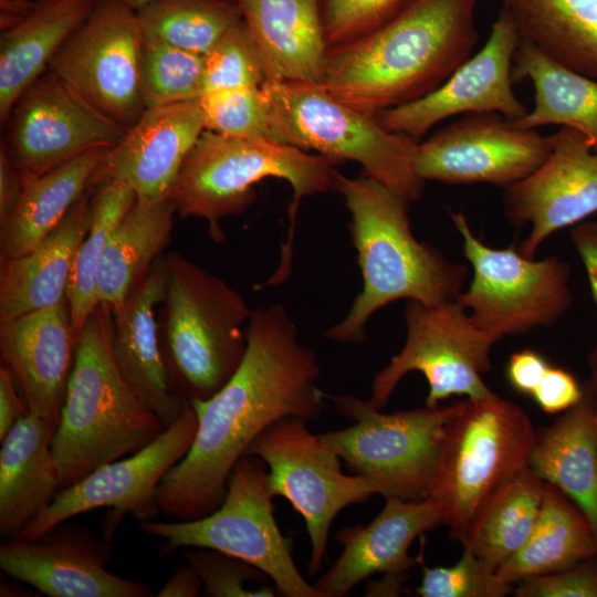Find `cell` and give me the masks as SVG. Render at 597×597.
Here are the masks:
<instances>
[{
  "instance_id": "cell-1",
  "label": "cell",
  "mask_w": 597,
  "mask_h": 597,
  "mask_svg": "<svg viewBox=\"0 0 597 597\" xmlns=\"http://www.w3.org/2000/svg\"><path fill=\"white\" fill-rule=\"evenodd\" d=\"M320 373L281 303L252 310L239 368L212 397L191 401L196 436L156 490L160 512L191 521L214 511L232 469L260 434L284 418L321 417L327 395L316 384Z\"/></svg>"
},
{
  "instance_id": "cell-2",
  "label": "cell",
  "mask_w": 597,
  "mask_h": 597,
  "mask_svg": "<svg viewBox=\"0 0 597 597\" xmlns=\"http://www.w3.org/2000/svg\"><path fill=\"white\" fill-rule=\"evenodd\" d=\"M476 1H417L370 34L327 52L322 86L370 117L425 97L472 55Z\"/></svg>"
},
{
  "instance_id": "cell-3",
  "label": "cell",
  "mask_w": 597,
  "mask_h": 597,
  "mask_svg": "<svg viewBox=\"0 0 597 597\" xmlns=\"http://www.w3.org/2000/svg\"><path fill=\"white\" fill-rule=\"evenodd\" d=\"M334 190L344 197L350 214L349 232L363 290L345 317L324 333L325 337L358 344L366 336L368 320L391 302L440 304L457 298L468 268L415 238L409 203L366 175L349 178L337 171Z\"/></svg>"
},
{
  "instance_id": "cell-4",
  "label": "cell",
  "mask_w": 597,
  "mask_h": 597,
  "mask_svg": "<svg viewBox=\"0 0 597 597\" xmlns=\"http://www.w3.org/2000/svg\"><path fill=\"white\" fill-rule=\"evenodd\" d=\"M114 315L100 302L77 341L52 439L64 488L143 449L166 427L123 377L113 349Z\"/></svg>"
},
{
  "instance_id": "cell-5",
  "label": "cell",
  "mask_w": 597,
  "mask_h": 597,
  "mask_svg": "<svg viewBox=\"0 0 597 597\" xmlns=\"http://www.w3.org/2000/svg\"><path fill=\"white\" fill-rule=\"evenodd\" d=\"M337 161L265 137H231L203 130L184 160L170 199L181 219H203L217 243L220 221L247 210L254 186L265 178L287 181L293 190L291 226L280 268L290 269L294 218L303 197L335 188Z\"/></svg>"
},
{
  "instance_id": "cell-6",
  "label": "cell",
  "mask_w": 597,
  "mask_h": 597,
  "mask_svg": "<svg viewBox=\"0 0 597 597\" xmlns=\"http://www.w3.org/2000/svg\"><path fill=\"white\" fill-rule=\"evenodd\" d=\"M164 261L159 336L170 388L185 401L206 400L239 368L252 310L237 290L182 254L169 252Z\"/></svg>"
},
{
  "instance_id": "cell-7",
  "label": "cell",
  "mask_w": 597,
  "mask_h": 597,
  "mask_svg": "<svg viewBox=\"0 0 597 597\" xmlns=\"http://www.w3.org/2000/svg\"><path fill=\"white\" fill-rule=\"evenodd\" d=\"M260 88L270 139L337 163L353 160L407 203L421 197L425 181L415 170L418 140L386 129L322 84L266 81Z\"/></svg>"
},
{
  "instance_id": "cell-8",
  "label": "cell",
  "mask_w": 597,
  "mask_h": 597,
  "mask_svg": "<svg viewBox=\"0 0 597 597\" xmlns=\"http://www.w3.org/2000/svg\"><path fill=\"white\" fill-rule=\"evenodd\" d=\"M535 434L527 413L495 392L458 401L427 498L452 540L461 543L485 502L528 468Z\"/></svg>"
},
{
  "instance_id": "cell-9",
  "label": "cell",
  "mask_w": 597,
  "mask_h": 597,
  "mask_svg": "<svg viewBox=\"0 0 597 597\" xmlns=\"http://www.w3.org/2000/svg\"><path fill=\"white\" fill-rule=\"evenodd\" d=\"M266 464L244 455L232 469L222 503L211 513L191 521L140 522V528L165 541L161 554L178 548L214 549L262 570L286 597H323L294 563L291 541L274 517Z\"/></svg>"
},
{
  "instance_id": "cell-10",
  "label": "cell",
  "mask_w": 597,
  "mask_h": 597,
  "mask_svg": "<svg viewBox=\"0 0 597 597\" xmlns=\"http://www.w3.org/2000/svg\"><path fill=\"white\" fill-rule=\"evenodd\" d=\"M327 398L354 425L318 434L321 441L353 472L371 480L385 499H427L458 401L446 407L383 413L369 400L353 395Z\"/></svg>"
},
{
  "instance_id": "cell-11",
  "label": "cell",
  "mask_w": 597,
  "mask_h": 597,
  "mask_svg": "<svg viewBox=\"0 0 597 597\" xmlns=\"http://www.w3.org/2000/svg\"><path fill=\"white\" fill-rule=\"evenodd\" d=\"M450 217L473 271L468 290L455 301L479 327L500 337L524 335L555 324L568 312L573 296L567 262L555 255L530 259L515 245L491 248L474 235L463 213Z\"/></svg>"
},
{
  "instance_id": "cell-12",
  "label": "cell",
  "mask_w": 597,
  "mask_h": 597,
  "mask_svg": "<svg viewBox=\"0 0 597 597\" xmlns=\"http://www.w3.org/2000/svg\"><path fill=\"white\" fill-rule=\"evenodd\" d=\"M406 342L373 379L369 402L381 410L399 381L410 371L428 383L427 407L451 396L482 399L494 392L482 376L491 368L492 347L502 338L479 327L455 300L426 304L408 300L404 312Z\"/></svg>"
},
{
  "instance_id": "cell-13",
  "label": "cell",
  "mask_w": 597,
  "mask_h": 597,
  "mask_svg": "<svg viewBox=\"0 0 597 597\" xmlns=\"http://www.w3.org/2000/svg\"><path fill=\"white\" fill-rule=\"evenodd\" d=\"M305 423L293 417L276 421L252 442L245 455L258 457L266 464L273 498L286 499L304 519L311 541L308 575L314 576L326 558L336 515L367 501L378 488L363 475L343 473L341 458Z\"/></svg>"
},
{
  "instance_id": "cell-14",
  "label": "cell",
  "mask_w": 597,
  "mask_h": 597,
  "mask_svg": "<svg viewBox=\"0 0 597 597\" xmlns=\"http://www.w3.org/2000/svg\"><path fill=\"white\" fill-rule=\"evenodd\" d=\"M143 43L134 9L121 0H98L48 69L94 108L128 129L146 109L142 93Z\"/></svg>"
},
{
  "instance_id": "cell-15",
  "label": "cell",
  "mask_w": 597,
  "mask_h": 597,
  "mask_svg": "<svg viewBox=\"0 0 597 597\" xmlns=\"http://www.w3.org/2000/svg\"><path fill=\"white\" fill-rule=\"evenodd\" d=\"M197 426V413L191 402L187 401L180 416L153 442L63 488L17 537L39 535L98 507L111 509L103 524V538L108 542H112L116 526L127 514L139 522L155 520L160 512L156 490L167 472L189 451Z\"/></svg>"
},
{
  "instance_id": "cell-16",
  "label": "cell",
  "mask_w": 597,
  "mask_h": 597,
  "mask_svg": "<svg viewBox=\"0 0 597 597\" xmlns=\"http://www.w3.org/2000/svg\"><path fill=\"white\" fill-rule=\"evenodd\" d=\"M1 145L24 182L94 149L115 147L127 128L46 70L19 96Z\"/></svg>"
},
{
  "instance_id": "cell-17",
  "label": "cell",
  "mask_w": 597,
  "mask_h": 597,
  "mask_svg": "<svg viewBox=\"0 0 597 597\" xmlns=\"http://www.w3.org/2000/svg\"><path fill=\"white\" fill-rule=\"evenodd\" d=\"M549 151V136L499 113L467 114L418 144L415 170L425 182L507 188L537 169Z\"/></svg>"
},
{
  "instance_id": "cell-18",
  "label": "cell",
  "mask_w": 597,
  "mask_h": 597,
  "mask_svg": "<svg viewBox=\"0 0 597 597\" xmlns=\"http://www.w3.org/2000/svg\"><path fill=\"white\" fill-rule=\"evenodd\" d=\"M520 34L503 3L486 43L467 59L433 92L415 102L380 113L386 129L419 138L443 119L457 115L499 113L512 121L528 112L513 91L512 66Z\"/></svg>"
},
{
  "instance_id": "cell-19",
  "label": "cell",
  "mask_w": 597,
  "mask_h": 597,
  "mask_svg": "<svg viewBox=\"0 0 597 597\" xmlns=\"http://www.w3.org/2000/svg\"><path fill=\"white\" fill-rule=\"evenodd\" d=\"M549 139L545 161L504 193L510 221L531 226L519 250L530 259L554 232L597 212V150L573 128L562 127Z\"/></svg>"
},
{
  "instance_id": "cell-20",
  "label": "cell",
  "mask_w": 597,
  "mask_h": 597,
  "mask_svg": "<svg viewBox=\"0 0 597 597\" xmlns=\"http://www.w3.org/2000/svg\"><path fill=\"white\" fill-rule=\"evenodd\" d=\"M111 551V542L63 522L32 537L4 540L0 545V567L50 597L153 596L148 584L106 569Z\"/></svg>"
},
{
  "instance_id": "cell-21",
  "label": "cell",
  "mask_w": 597,
  "mask_h": 597,
  "mask_svg": "<svg viewBox=\"0 0 597 597\" xmlns=\"http://www.w3.org/2000/svg\"><path fill=\"white\" fill-rule=\"evenodd\" d=\"M76 345L66 297L0 322L1 365L11 371L31 413L59 423Z\"/></svg>"
},
{
  "instance_id": "cell-22",
  "label": "cell",
  "mask_w": 597,
  "mask_h": 597,
  "mask_svg": "<svg viewBox=\"0 0 597 597\" xmlns=\"http://www.w3.org/2000/svg\"><path fill=\"white\" fill-rule=\"evenodd\" d=\"M205 130L197 100L146 108L108 149L93 184L118 180L142 200L170 198L184 160Z\"/></svg>"
},
{
  "instance_id": "cell-23",
  "label": "cell",
  "mask_w": 597,
  "mask_h": 597,
  "mask_svg": "<svg viewBox=\"0 0 597 597\" xmlns=\"http://www.w3.org/2000/svg\"><path fill=\"white\" fill-rule=\"evenodd\" d=\"M440 525V511L431 500L386 498L384 509L368 525L338 531L343 552L314 586L323 597H344L376 573L405 575L423 557V542L417 557L408 555L411 543Z\"/></svg>"
},
{
  "instance_id": "cell-24",
  "label": "cell",
  "mask_w": 597,
  "mask_h": 597,
  "mask_svg": "<svg viewBox=\"0 0 597 597\" xmlns=\"http://www.w3.org/2000/svg\"><path fill=\"white\" fill-rule=\"evenodd\" d=\"M165 291V261L158 258L124 305L113 313V349L129 387L167 428L180 416L187 401L171 391L163 356L156 310Z\"/></svg>"
},
{
  "instance_id": "cell-25",
  "label": "cell",
  "mask_w": 597,
  "mask_h": 597,
  "mask_svg": "<svg viewBox=\"0 0 597 597\" xmlns=\"http://www.w3.org/2000/svg\"><path fill=\"white\" fill-rule=\"evenodd\" d=\"M260 54L265 82L322 83L327 48L320 0H234Z\"/></svg>"
},
{
  "instance_id": "cell-26",
  "label": "cell",
  "mask_w": 597,
  "mask_h": 597,
  "mask_svg": "<svg viewBox=\"0 0 597 597\" xmlns=\"http://www.w3.org/2000/svg\"><path fill=\"white\" fill-rule=\"evenodd\" d=\"M92 185L30 253L0 261V322L66 297L76 252L92 224Z\"/></svg>"
},
{
  "instance_id": "cell-27",
  "label": "cell",
  "mask_w": 597,
  "mask_h": 597,
  "mask_svg": "<svg viewBox=\"0 0 597 597\" xmlns=\"http://www.w3.org/2000/svg\"><path fill=\"white\" fill-rule=\"evenodd\" d=\"M57 425L29 412L1 440L0 535L13 538L64 488L52 453Z\"/></svg>"
},
{
  "instance_id": "cell-28",
  "label": "cell",
  "mask_w": 597,
  "mask_h": 597,
  "mask_svg": "<svg viewBox=\"0 0 597 597\" xmlns=\"http://www.w3.org/2000/svg\"><path fill=\"white\" fill-rule=\"evenodd\" d=\"M528 468L570 496L597 535V400L585 384L576 405L536 431Z\"/></svg>"
},
{
  "instance_id": "cell-29",
  "label": "cell",
  "mask_w": 597,
  "mask_h": 597,
  "mask_svg": "<svg viewBox=\"0 0 597 597\" xmlns=\"http://www.w3.org/2000/svg\"><path fill=\"white\" fill-rule=\"evenodd\" d=\"M98 0H46L27 19L1 32L0 119L4 124L23 91L85 21Z\"/></svg>"
},
{
  "instance_id": "cell-30",
  "label": "cell",
  "mask_w": 597,
  "mask_h": 597,
  "mask_svg": "<svg viewBox=\"0 0 597 597\" xmlns=\"http://www.w3.org/2000/svg\"><path fill=\"white\" fill-rule=\"evenodd\" d=\"M108 149L85 153L24 184L12 212L0 221V261L34 250L92 186Z\"/></svg>"
},
{
  "instance_id": "cell-31",
  "label": "cell",
  "mask_w": 597,
  "mask_h": 597,
  "mask_svg": "<svg viewBox=\"0 0 597 597\" xmlns=\"http://www.w3.org/2000/svg\"><path fill=\"white\" fill-rule=\"evenodd\" d=\"M175 213L170 198L137 199L115 227L97 272L98 301L113 313L124 305L167 247Z\"/></svg>"
},
{
  "instance_id": "cell-32",
  "label": "cell",
  "mask_w": 597,
  "mask_h": 597,
  "mask_svg": "<svg viewBox=\"0 0 597 597\" xmlns=\"http://www.w3.org/2000/svg\"><path fill=\"white\" fill-rule=\"evenodd\" d=\"M512 78L530 80L534 86V107L516 125L535 129L561 125L582 133L597 150V81L573 71L520 38Z\"/></svg>"
},
{
  "instance_id": "cell-33",
  "label": "cell",
  "mask_w": 597,
  "mask_h": 597,
  "mask_svg": "<svg viewBox=\"0 0 597 597\" xmlns=\"http://www.w3.org/2000/svg\"><path fill=\"white\" fill-rule=\"evenodd\" d=\"M597 555V535L582 507L557 486L546 483L535 527L525 545L496 575L514 586L523 578L567 569Z\"/></svg>"
},
{
  "instance_id": "cell-34",
  "label": "cell",
  "mask_w": 597,
  "mask_h": 597,
  "mask_svg": "<svg viewBox=\"0 0 597 597\" xmlns=\"http://www.w3.org/2000/svg\"><path fill=\"white\" fill-rule=\"evenodd\" d=\"M520 38L597 81V0H506Z\"/></svg>"
},
{
  "instance_id": "cell-35",
  "label": "cell",
  "mask_w": 597,
  "mask_h": 597,
  "mask_svg": "<svg viewBox=\"0 0 597 597\" xmlns=\"http://www.w3.org/2000/svg\"><path fill=\"white\" fill-rule=\"evenodd\" d=\"M546 482L530 468L498 490L480 509L461 541L479 558L498 568L530 538L541 513Z\"/></svg>"
},
{
  "instance_id": "cell-36",
  "label": "cell",
  "mask_w": 597,
  "mask_h": 597,
  "mask_svg": "<svg viewBox=\"0 0 597 597\" xmlns=\"http://www.w3.org/2000/svg\"><path fill=\"white\" fill-rule=\"evenodd\" d=\"M92 196V224L82 241L70 275L66 298L71 327L78 341L90 314L98 305L97 272L107 241L137 200L136 192L118 180H106Z\"/></svg>"
},
{
  "instance_id": "cell-37",
  "label": "cell",
  "mask_w": 597,
  "mask_h": 597,
  "mask_svg": "<svg viewBox=\"0 0 597 597\" xmlns=\"http://www.w3.org/2000/svg\"><path fill=\"white\" fill-rule=\"evenodd\" d=\"M136 13L144 38L200 55L242 20L234 0H154Z\"/></svg>"
},
{
  "instance_id": "cell-38",
  "label": "cell",
  "mask_w": 597,
  "mask_h": 597,
  "mask_svg": "<svg viewBox=\"0 0 597 597\" xmlns=\"http://www.w3.org/2000/svg\"><path fill=\"white\" fill-rule=\"evenodd\" d=\"M140 70L146 108L193 101L203 93V55L144 38Z\"/></svg>"
},
{
  "instance_id": "cell-39",
  "label": "cell",
  "mask_w": 597,
  "mask_h": 597,
  "mask_svg": "<svg viewBox=\"0 0 597 597\" xmlns=\"http://www.w3.org/2000/svg\"><path fill=\"white\" fill-rule=\"evenodd\" d=\"M260 87L218 88L200 95L197 104L205 130L231 137L269 138Z\"/></svg>"
},
{
  "instance_id": "cell-40",
  "label": "cell",
  "mask_w": 597,
  "mask_h": 597,
  "mask_svg": "<svg viewBox=\"0 0 597 597\" xmlns=\"http://www.w3.org/2000/svg\"><path fill=\"white\" fill-rule=\"evenodd\" d=\"M203 93L228 87H260L265 82L256 44L243 19L203 55Z\"/></svg>"
},
{
  "instance_id": "cell-41",
  "label": "cell",
  "mask_w": 597,
  "mask_h": 597,
  "mask_svg": "<svg viewBox=\"0 0 597 597\" xmlns=\"http://www.w3.org/2000/svg\"><path fill=\"white\" fill-rule=\"evenodd\" d=\"M417 1L419 0H320L327 52L370 34Z\"/></svg>"
},
{
  "instance_id": "cell-42",
  "label": "cell",
  "mask_w": 597,
  "mask_h": 597,
  "mask_svg": "<svg viewBox=\"0 0 597 597\" xmlns=\"http://www.w3.org/2000/svg\"><path fill=\"white\" fill-rule=\"evenodd\" d=\"M422 579L416 588L421 597H504L513 586L501 582L496 570L468 548L450 567H428L420 562Z\"/></svg>"
},
{
  "instance_id": "cell-43",
  "label": "cell",
  "mask_w": 597,
  "mask_h": 597,
  "mask_svg": "<svg viewBox=\"0 0 597 597\" xmlns=\"http://www.w3.org/2000/svg\"><path fill=\"white\" fill-rule=\"evenodd\" d=\"M188 564L199 573L205 596L211 597H273L276 587L249 588L250 582L264 583L269 578L262 570L228 554L201 547L185 551Z\"/></svg>"
},
{
  "instance_id": "cell-44",
  "label": "cell",
  "mask_w": 597,
  "mask_h": 597,
  "mask_svg": "<svg viewBox=\"0 0 597 597\" xmlns=\"http://www.w3.org/2000/svg\"><path fill=\"white\" fill-rule=\"evenodd\" d=\"M516 597H597V555L567 569L521 579Z\"/></svg>"
},
{
  "instance_id": "cell-45",
  "label": "cell",
  "mask_w": 597,
  "mask_h": 597,
  "mask_svg": "<svg viewBox=\"0 0 597 597\" xmlns=\"http://www.w3.org/2000/svg\"><path fill=\"white\" fill-rule=\"evenodd\" d=\"M532 397L544 412L559 413L582 399L583 386L569 371L551 365Z\"/></svg>"
},
{
  "instance_id": "cell-46",
  "label": "cell",
  "mask_w": 597,
  "mask_h": 597,
  "mask_svg": "<svg viewBox=\"0 0 597 597\" xmlns=\"http://www.w3.org/2000/svg\"><path fill=\"white\" fill-rule=\"evenodd\" d=\"M549 366L542 354L531 348L515 352L507 362V380L519 392L532 396Z\"/></svg>"
},
{
  "instance_id": "cell-47",
  "label": "cell",
  "mask_w": 597,
  "mask_h": 597,
  "mask_svg": "<svg viewBox=\"0 0 597 597\" xmlns=\"http://www.w3.org/2000/svg\"><path fill=\"white\" fill-rule=\"evenodd\" d=\"M569 238L587 275L590 293L597 307V220L573 226Z\"/></svg>"
},
{
  "instance_id": "cell-48",
  "label": "cell",
  "mask_w": 597,
  "mask_h": 597,
  "mask_svg": "<svg viewBox=\"0 0 597 597\" xmlns=\"http://www.w3.org/2000/svg\"><path fill=\"white\" fill-rule=\"evenodd\" d=\"M29 408L20 394L11 371L0 367V441L14 425L29 413Z\"/></svg>"
},
{
  "instance_id": "cell-49",
  "label": "cell",
  "mask_w": 597,
  "mask_h": 597,
  "mask_svg": "<svg viewBox=\"0 0 597 597\" xmlns=\"http://www.w3.org/2000/svg\"><path fill=\"white\" fill-rule=\"evenodd\" d=\"M24 180L11 161L6 148L0 147V221L15 208L24 188Z\"/></svg>"
},
{
  "instance_id": "cell-50",
  "label": "cell",
  "mask_w": 597,
  "mask_h": 597,
  "mask_svg": "<svg viewBox=\"0 0 597 597\" xmlns=\"http://www.w3.org/2000/svg\"><path fill=\"white\" fill-rule=\"evenodd\" d=\"M203 582L196 568L188 564L179 568L160 588L158 597H195L200 594Z\"/></svg>"
},
{
  "instance_id": "cell-51",
  "label": "cell",
  "mask_w": 597,
  "mask_h": 597,
  "mask_svg": "<svg viewBox=\"0 0 597 597\" xmlns=\"http://www.w3.org/2000/svg\"><path fill=\"white\" fill-rule=\"evenodd\" d=\"M41 3L28 0H0L1 32L7 31L22 22Z\"/></svg>"
},
{
  "instance_id": "cell-52",
  "label": "cell",
  "mask_w": 597,
  "mask_h": 597,
  "mask_svg": "<svg viewBox=\"0 0 597 597\" xmlns=\"http://www.w3.org/2000/svg\"><path fill=\"white\" fill-rule=\"evenodd\" d=\"M406 575H386L380 582L371 585V588L367 590V595H399L401 591V584L405 582Z\"/></svg>"
},
{
  "instance_id": "cell-53",
  "label": "cell",
  "mask_w": 597,
  "mask_h": 597,
  "mask_svg": "<svg viewBox=\"0 0 597 597\" xmlns=\"http://www.w3.org/2000/svg\"><path fill=\"white\" fill-rule=\"evenodd\" d=\"M589 379L584 384L597 400V344L588 355Z\"/></svg>"
},
{
  "instance_id": "cell-54",
  "label": "cell",
  "mask_w": 597,
  "mask_h": 597,
  "mask_svg": "<svg viewBox=\"0 0 597 597\" xmlns=\"http://www.w3.org/2000/svg\"><path fill=\"white\" fill-rule=\"evenodd\" d=\"M1 596H18L17 593L20 594V596H28L27 594H23V593H30L28 590H24L23 588H20L18 586H14L11 585V584H8V583H1Z\"/></svg>"
},
{
  "instance_id": "cell-55",
  "label": "cell",
  "mask_w": 597,
  "mask_h": 597,
  "mask_svg": "<svg viewBox=\"0 0 597 597\" xmlns=\"http://www.w3.org/2000/svg\"><path fill=\"white\" fill-rule=\"evenodd\" d=\"M121 1L127 4L128 7H130L132 9H134L135 11H137L154 0H121Z\"/></svg>"
},
{
  "instance_id": "cell-56",
  "label": "cell",
  "mask_w": 597,
  "mask_h": 597,
  "mask_svg": "<svg viewBox=\"0 0 597 597\" xmlns=\"http://www.w3.org/2000/svg\"><path fill=\"white\" fill-rule=\"evenodd\" d=\"M28 1H32V2H38V3H42V2H44V1H46V0H28Z\"/></svg>"
},
{
  "instance_id": "cell-57",
  "label": "cell",
  "mask_w": 597,
  "mask_h": 597,
  "mask_svg": "<svg viewBox=\"0 0 597 597\" xmlns=\"http://www.w3.org/2000/svg\"><path fill=\"white\" fill-rule=\"evenodd\" d=\"M502 1H503V3L506 2V0H502Z\"/></svg>"
}]
</instances>
